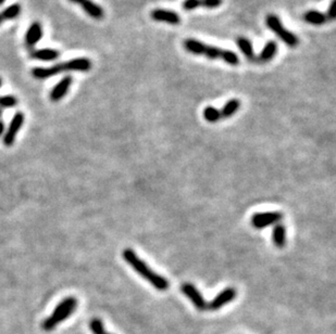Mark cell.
<instances>
[{"instance_id": "6da1fadb", "label": "cell", "mask_w": 336, "mask_h": 334, "mask_svg": "<svg viewBox=\"0 0 336 334\" xmlns=\"http://www.w3.org/2000/svg\"><path fill=\"white\" fill-rule=\"evenodd\" d=\"M183 45L185 50L193 54L203 55V57H206L211 60H222L225 63L233 66H236L239 64V58L234 51L204 44L203 41H199L194 38L185 39Z\"/></svg>"}, {"instance_id": "7a4b0ae2", "label": "cell", "mask_w": 336, "mask_h": 334, "mask_svg": "<svg viewBox=\"0 0 336 334\" xmlns=\"http://www.w3.org/2000/svg\"><path fill=\"white\" fill-rule=\"evenodd\" d=\"M122 256L123 260H124L137 274L143 277L145 280H147L158 291L168 290L169 281L166 278L158 275L145 262L140 259L139 255H137L132 248H125L123 251Z\"/></svg>"}, {"instance_id": "3957f363", "label": "cell", "mask_w": 336, "mask_h": 334, "mask_svg": "<svg viewBox=\"0 0 336 334\" xmlns=\"http://www.w3.org/2000/svg\"><path fill=\"white\" fill-rule=\"evenodd\" d=\"M78 307V300L74 296H68L63 298L53 309L52 314L47 317L43 323L42 328L45 331H52L57 325L64 321L69 317H70L73 312L77 310Z\"/></svg>"}, {"instance_id": "277c9868", "label": "cell", "mask_w": 336, "mask_h": 334, "mask_svg": "<svg viewBox=\"0 0 336 334\" xmlns=\"http://www.w3.org/2000/svg\"><path fill=\"white\" fill-rule=\"evenodd\" d=\"M265 25L277 35V36L285 43L290 48H296L299 45V38L294 33L290 32L283 26L278 16L268 15L265 17Z\"/></svg>"}, {"instance_id": "5b68a950", "label": "cell", "mask_w": 336, "mask_h": 334, "mask_svg": "<svg viewBox=\"0 0 336 334\" xmlns=\"http://www.w3.org/2000/svg\"><path fill=\"white\" fill-rule=\"evenodd\" d=\"M283 214L281 212L257 213L251 217V224L256 229H263L271 225H277L282 220Z\"/></svg>"}, {"instance_id": "8992f818", "label": "cell", "mask_w": 336, "mask_h": 334, "mask_svg": "<svg viewBox=\"0 0 336 334\" xmlns=\"http://www.w3.org/2000/svg\"><path fill=\"white\" fill-rule=\"evenodd\" d=\"M25 121V115L22 112H17L15 116L12 117V120L10 122V125L8 129L6 130V134L4 136V144L6 147H11V145L15 143L17 135L23 126Z\"/></svg>"}, {"instance_id": "52a82bcc", "label": "cell", "mask_w": 336, "mask_h": 334, "mask_svg": "<svg viewBox=\"0 0 336 334\" xmlns=\"http://www.w3.org/2000/svg\"><path fill=\"white\" fill-rule=\"evenodd\" d=\"M183 294L186 296L188 300L193 303V305L198 310H206L208 308V303L206 302L204 296L198 289L191 283H184L181 288Z\"/></svg>"}, {"instance_id": "ba28073f", "label": "cell", "mask_w": 336, "mask_h": 334, "mask_svg": "<svg viewBox=\"0 0 336 334\" xmlns=\"http://www.w3.org/2000/svg\"><path fill=\"white\" fill-rule=\"evenodd\" d=\"M237 295V292L234 288H226L221 291L214 300L208 304V309L210 310H219L221 309L223 306L228 305L232 301L235 300Z\"/></svg>"}, {"instance_id": "9c48e42d", "label": "cell", "mask_w": 336, "mask_h": 334, "mask_svg": "<svg viewBox=\"0 0 336 334\" xmlns=\"http://www.w3.org/2000/svg\"><path fill=\"white\" fill-rule=\"evenodd\" d=\"M150 18L156 22H163L171 25H179L181 23L180 15L173 10L155 9L150 12Z\"/></svg>"}, {"instance_id": "30bf717a", "label": "cell", "mask_w": 336, "mask_h": 334, "mask_svg": "<svg viewBox=\"0 0 336 334\" xmlns=\"http://www.w3.org/2000/svg\"><path fill=\"white\" fill-rule=\"evenodd\" d=\"M69 2L79 5L88 17L95 20H101L105 16V11L102 9V7L93 2V0H69Z\"/></svg>"}, {"instance_id": "8fae6325", "label": "cell", "mask_w": 336, "mask_h": 334, "mask_svg": "<svg viewBox=\"0 0 336 334\" xmlns=\"http://www.w3.org/2000/svg\"><path fill=\"white\" fill-rule=\"evenodd\" d=\"M43 35H44V31H43L42 23L38 22V21L33 22L25 34L24 43H25L26 48L31 49V48L35 47L38 44V41L43 38Z\"/></svg>"}, {"instance_id": "7c38bea8", "label": "cell", "mask_w": 336, "mask_h": 334, "mask_svg": "<svg viewBox=\"0 0 336 334\" xmlns=\"http://www.w3.org/2000/svg\"><path fill=\"white\" fill-rule=\"evenodd\" d=\"M72 81H73L72 76L70 75L64 76V77L61 79L58 84H56V86L52 88L50 95H49L50 100L53 102H58L62 99L63 97L69 93V90H70Z\"/></svg>"}, {"instance_id": "4fadbf2b", "label": "cell", "mask_w": 336, "mask_h": 334, "mask_svg": "<svg viewBox=\"0 0 336 334\" xmlns=\"http://www.w3.org/2000/svg\"><path fill=\"white\" fill-rule=\"evenodd\" d=\"M62 65L64 72H88L93 63L88 58H75L63 62Z\"/></svg>"}, {"instance_id": "5bb4252c", "label": "cell", "mask_w": 336, "mask_h": 334, "mask_svg": "<svg viewBox=\"0 0 336 334\" xmlns=\"http://www.w3.org/2000/svg\"><path fill=\"white\" fill-rule=\"evenodd\" d=\"M63 65L62 63H58L54 64L49 67H35L32 69V75L34 78L36 79H46V78H50L52 76L59 75L61 73H63Z\"/></svg>"}, {"instance_id": "9a60e30c", "label": "cell", "mask_w": 336, "mask_h": 334, "mask_svg": "<svg viewBox=\"0 0 336 334\" xmlns=\"http://www.w3.org/2000/svg\"><path fill=\"white\" fill-rule=\"evenodd\" d=\"M222 3L223 0H184L182 7L186 11H191L197 8L215 9L220 7Z\"/></svg>"}, {"instance_id": "2e32d148", "label": "cell", "mask_w": 336, "mask_h": 334, "mask_svg": "<svg viewBox=\"0 0 336 334\" xmlns=\"http://www.w3.org/2000/svg\"><path fill=\"white\" fill-rule=\"evenodd\" d=\"M60 57V52L56 49H51V48H44V49H37L31 52V58L39 60V61H45V62H51L57 60Z\"/></svg>"}, {"instance_id": "e0dca14e", "label": "cell", "mask_w": 336, "mask_h": 334, "mask_svg": "<svg viewBox=\"0 0 336 334\" xmlns=\"http://www.w3.org/2000/svg\"><path fill=\"white\" fill-rule=\"evenodd\" d=\"M277 52H278V44L274 40H270L264 45L256 61L259 62V63H265V62L271 61L274 58V55L277 54Z\"/></svg>"}, {"instance_id": "ac0fdd59", "label": "cell", "mask_w": 336, "mask_h": 334, "mask_svg": "<svg viewBox=\"0 0 336 334\" xmlns=\"http://www.w3.org/2000/svg\"><path fill=\"white\" fill-rule=\"evenodd\" d=\"M303 19L306 23L311 24V25H323L328 21L325 16V13L317 11V10L306 11L304 13Z\"/></svg>"}, {"instance_id": "d6986e66", "label": "cell", "mask_w": 336, "mask_h": 334, "mask_svg": "<svg viewBox=\"0 0 336 334\" xmlns=\"http://www.w3.org/2000/svg\"><path fill=\"white\" fill-rule=\"evenodd\" d=\"M273 244L279 248H282L286 244V228L282 224H277L272 229Z\"/></svg>"}, {"instance_id": "ffe728a7", "label": "cell", "mask_w": 336, "mask_h": 334, "mask_svg": "<svg viewBox=\"0 0 336 334\" xmlns=\"http://www.w3.org/2000/svg\"><path fill=\"white\" fill-rule=\"evenodd\" d=\"M236 44H237V47L239 48V50L242 51V53L245 55V58L247 60L256 61L255 51H253L252 44H251V41L248 38H246V37H237Z\"/></svg>"}, {"instance_id": "44dd1931", "label": "cell", "mask_w": 336, "mask_h": 334, "mask_svg": "<svg viewBox=\"0 0 336 334\" xmlns=\"http://www.w3.org/2000/svg\"><path fill=\"white\" fill-rule=\"evenodd\" d=\"M241 108V101L234 98L226 102L220 111L221 118H230L234 115Z\"/></svg>"}, {"instance_id": "7402d4cb", "label": "cell", "mask_w": 336, "mask_h": 334, "mask_svg": "<svg viewBox=\"0 0 336 334\" xmlns=\"http://www.w3.org/2000/svg\"><path fill=\"white\" fill-rule=\"evenodd\" d=\"M21 11H22V7L19 3L17 4H13L9 7H7V8L0 13L2 15L4 21H9V20H13V19H17L20 15H21Z\"/></svg>"}, {"instance_id": "603a6c76", "label": "cell", "mask_w": 336, "mask_h": 334, "mask_svg": "<svg viewBox=\"0 0 336 334\" xmlns=\"http://www.w3.org/2000/svg\"><path fill=\"white\" fill-rule=\"evenodd\" d=\"M204 118L209 123H217L218 121L221 120V114L220 110L216 109L215 107H206L203 111Z\"/></svg>"}, {"instance_id": "cb8c5ba5", "label": "cell", "mask_w": 336, "mask_h": 334, "mask_svg": "<svg viewBox=\"0 0 336 334\" xmlns=\"http://www.w3.org/2000/svg\"><path fill=\"white\" fill-rule=\"evenodd\" d=\"M18 103V98L15 96H0V110L15 108Z\"/></svg>"}, {"instance_id": "d4e9b609", "label": "cell", "mask_w": 336, "mask_h": 334, "mask_svg": "<svg viewBox=\"0 0 336 334\" xmlns=\"http://www.w3.org/2000/svg\"><path fill=\"white\" fill-rule=\"evenodd\" d=\"M90 329L93 334H106L107 331L105 329L104 322L98 318H94L90 322Z\"/></svg>"}, {"instance_id": "484cf974", "label": "cell", "mask_w": 336, "mask_h": 334, "mask_svg": "<svg viewBox=\"0 0 336 334\" xmlns=\"http://www.w3.org/2000/svg\"><path fill=\"white\" fill-rule=\"evenodd\" d=\"M335 6H336V3H335V0H332V3L330 4V7H328V9L325 13V16L327 18L328 21H333L335 19Z\"/></svg>"}, {"instance_id": "4316f807", "label": "cell", "mask_w": 336, "mask_h": 334, "mask_svg": "<svg viewBox=\"0 0 336 334\" xmlns=\"http://www.w3.org/2000/svg\"><path fill=\"white\" fill-rule=\"evenodd\" d=\"M5 128H6V125L3 121H0V137H2L5 133Z\"/></svg>"}, {"instance_id": "83f0119b", "label": "cell", "mask_w": 336, "mask_h": 334, "mask_svg": "<svg viewBox=\"0 0 336 334\" xmlns=\"http://www.w3.org/2000/svg\"><path fill=\"white\" fill-rule=\"evenodd\" d=\"M6 2H7V0H0V6H3Z\"/></svg>"}, {"instance_id": "f1b7e54d", "label": "cell", "mask_w": 336, "mask_h": 334, "mask_svg": "<svg viewBox=\"0 0 336 334\" xmlns=\"http://www.w3.org/2000/svg\"><path fill=\"white\" fill-rule=\"evenodd\" d=\"M4 22V19H3V17H2V15H0V24H2Z\"/></svg>"}, {"instance_id": "f546056e", "label": "cell", "mask_w": 336, "mask_h": 334, "mask_svg": "<svg viewBox=\"0 0 336 334\" xmlns=\"http://www.w3.org/2000/svg\"><path fill=\"white\" fill-rule=\"evenodd\" d=\"M2 85H3V79L0 77V87H2Z\"/></svg>"}, {"instance_id": "4dcf8cb0", "label": "cell", "mask_w": 336, "mask_h": 334, "mask_svg": "<svg viewBox=\"0 0 336 334\" xmlns=\"http://www.w3.org/2000/svg\"><path fill=\"white\" fill-rule=\"evenodd\" d=\"M2 115H3V111L0 110V117H2Z\"/></svg>"}, {"instance_id": "1f68e13d", "label": "cell", "mask_w": 336, "mask_h": 334, "mask_svg": "<svg viewBox=\"0 0 336 334\" xmlns=\"http://www.w3.org/2000/svg\"><path fill=\"white\" fill-rule=\"evenodd\" d=\"M106 334H111V333H108V332H107V333H106Z\"/></svg>"}]
</instances>
